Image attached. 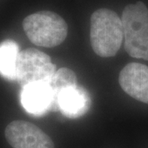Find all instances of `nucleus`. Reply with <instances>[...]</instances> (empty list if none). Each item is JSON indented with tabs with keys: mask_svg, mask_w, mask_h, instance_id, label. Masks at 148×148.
Masks as SVG:
<instances>
[{
	"mask_svg": "<svg viewBox=\"0 0 148 148\" xmlns=\"http://www.w3.org/2000/svg\"><path fill=\"white\" fill-rule=\"evenodd\" d=\"M90 45L101 58L114 57L119 52L123 40L121 18L115 12L100 8L90 16Z\"/></svg>",
	"mask_w": 148,
	"mask_h": 148,
	"instance_id": "f257e3e1",
	"label": "nucleus"
},
{
	"mask_svg": "<svg viewBox=\"0 0 148 148\" xmlns=\"http://www.w3.org/2000/svg\"><path fill=\"white\" fill-rule=\"evenodd\" d=\"M22 27L28 39L37 46L53 48L68 36V25L61 16L51 11H40L25 17Z\"/></svg>",
	"mask_w": 148,
	"mask_h": 148,
	"instance_id": "f03ea898",
	"label": "nucleus"
},
{
	"mask_svg": "<svg viewBox=\"0 0 148 148\" xmlns=\"http://www.w3.org/2000/svg\"><path fill=\"white\" fill-rule=\"evenodd\" d=\"M124 49L131 57L148 61V8L143 2L128 4L122 13Z\"/></svg>",
	"mask_w": 148,
	"mask_h": 148,
	"instance_id": "7ed1b4c3",
	"label": "nucleus"
},
{
	"mask_svg": "<svg viewBox=\"0 0 148 148\" xmlns=\"http://www.w3.org/2000/svg\"><path fill=\"white\" fill-rule=\"evenodd\" d=\"M51 58L42 51L28 48L19 52L16 63V80L21 88L35 83H49L56 72Z\"/></svg>",
	"mask_w": 148,
	"mask_h": 148,
	"instance_id": "20e7f679",
	"label": "nucleus"
},
{
	"mask_svg": "<svg viewBox=\"0 0 148 148\" xmlns=\"http://www.w3.org/2000/svg\"><path fill=\"white\" fill-rule=\"evenodd\" d=\"M5 138L12 148H54L49 135L34 123L24 120L8 123Z\"/></svg>",
	"mask_w": 148,
	"mask_h": 148,
	"instance_id": "39448f33",
	"label": "nucleus"
},
{
	"mask_svg": "<svg viewBox=\"0 0 148 148\" xmlns=\"http://www.w3.org/2000/svg\"><path fill=\"white\" fill-rule=\"evenodd\" d=\"M119 82L121 88L132 98L148 104V67L130 63L122 69Z\"/></svg>",
	"mask_w": 148,
	"mask_h": 148,
	"instance_id": "423d86ee",
	"label": "nucleus"
},
{
	"mask_svg": "<svg viewBox=\"0 0 148 148\" xmlns=\"http://www.w3.org/2000/svg\"><path fill=\"white\" fill-rule=\"evenodd\" d=\"M21 102L25 110L35 115H41L53 110L54 96L49 83H35L22 88Z\"/></svg>",
	"mask_w": 148,
	"mask_h": 148,
	"instance_id": "0eeeda50",
	"label": "nucleus"
},
{
	"mask_svg": "<svg viewBox=\"0 0 148 148\" xmlns=\"http://www.w3.org/2000/svg\"><path fill=\"white\" fill-rule=\"evenodd\" d=\"M90 104L91 101L87 90L77 86L62 90L56 98L53 109L59 110L69 118H78L88 111Z\"/></svg>",
	"mask_w": 148,
	"mask_h": 148,
	"instance_id": "6e6552de",
	"label": "nucleus"
},
{
	"mask_svg": "<svg viewBox=\"0 0 148 148\" xmlns=\"http://www.w3.org/2000/svg\"><path fill=\"white\" fill-rule=\"evenodd\" d=\"M19 47L15 41L7 40L0 44V73L6 79L16 80V63Z\"/></svg>",
	"mask_w": 148,
	"mask_h": 148,
	"instance_id": "1a4fd4ad",
	"label": "nucleus"
},
{
	"mask_svg": "<svg viewBox=\"0 0 148 148\" xmlns=\"http://www.w3.org/2000/svg\"><path fill=\"white\" fill-rule=\"evenodd\" d=\"M54 96V104L58 95L64 89L77 86V78L73 70L68 68H61L57 70L49 82Z\"/></svg>",
	"mask_w": 148,
	"mask_h": 148,
	"instance_id": "9d476101",
	"label": "nucleus"
}]
</instances>
